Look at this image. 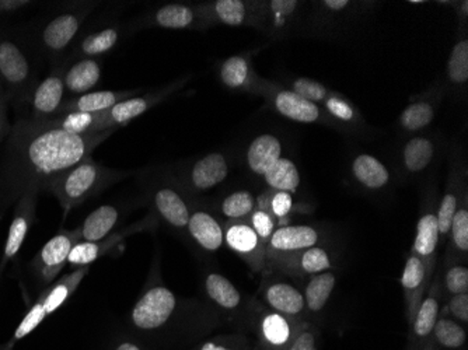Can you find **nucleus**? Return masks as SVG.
Returning a JSON list of instances; mask_svg holds the SVG:
<instances>
[{
  "label": "nucleus",
  "mask_w": 468,
  "mask_h": 350,
  "mask_svg": "<svg viewBox=\"0 0 468 350\" xmlns=\"http://www.w3.org/2000/svg\"><path fill=\"white\" fill-rule=\"evenodd\" d=\"M322 108L338 129H357L364 125V118L360 115L359 110L344 94L331 91L330 96L323 102Z\"/></svg>",
  "instance_id": "nucleus-38"
},
{
  "label": "nucleus",
  "mask_w": 468,
  "mask_h": 350,
  "mask_svg": "<svg viewBox=\"0 0 468 350\" xmlns=\"http://www.w3.org/2000/svg\"><path fill=\"white\" fill-rule=\"evenodd\" d=\"M152 204L157 218L173 230L186 233L193 207L180 189L172 186H157L152 194Z\"/></svg>",
  "instance_id": "nucleus-18"
},
{
  "label": "nucleus",
  "mask_w": 468,
  "mask_h": 350,
  "mask_svg": "<svg viewBox=\"0 0 468 350\" xmlns=\"http://www.w3.org/2000/svg\"><path fill=\"white\" fill-rule=\"evenodd\" d=\"M7 93H5V83L2 79H0V99H4L5 96H6Z\"/></svg>",
  "instance_id": "nucleus-55"
},
{
  "label": "nucleus",
  "mask_w": 468,
  "mask_h": 350,
  "mask_svg": "<svg viewBox=\"0 0 468 350\" xmlns=\"http://www.w3.org/2000/svg\"><path fill=\"white\" fill-rule=\"evenodd\" d=\"M112 133L72 135L33 117L18 120L0 165V217L26 192L48 191L59 174L91 156Z\"/></svg>",
  "instance_id": "nucleus-1"
},
{
  "label": "nucleus",
  "mask_w": 468,
  "mask_h": 350,
  "mask_svg": "<svg viewBox=\"0 0 468 350\" xmlns=\"http://www.w3.org/2000/svg\"><path fill=\"white\" fill-rule=\"evenodd\" d=\"M188 79L189 76H186L183 80L176 81V83L165 87V89L156 91V93L146 94V96L130 97V99L118 102L117 105L110 108L109 111L99 114V120H97L96 126H94V133L114 131L115 128L128 125L131 121L141 117L142 114L149 111L154 105L165 101L167 97L176 93L178 89H181V87L186 84Z\"/></svg>",
  "instance_id": "nucleus-8"
},
{
  "label": "nucleus",
  "mask_w": 468,
  "mask_h": 350,
  "mask_svg": "<svg viewBox=\"0 0 468 350\" xmlns=\"http://www.w3.org/2000/svg\"><path fill=\"white\" fill-rule=\"evenodd\" d=\"M121 213L112 205H102L86 217L83 225L79 228L80 243H96L100 239L114 233Z\"/></svg>",
  "instance_id": "nucleus-33"
},
{
  "label": "nucleus",
  "mask_w": 468,
  "mask_h": 350,
  "mask_svg": "<svg viewBox=\"0 0 468 350\" xmlns=\"http://www.w3.org/2000/svg\"><path fill=\"white\" fill-rule=\"evenodd\" d=\"M84 17V13L67 12L49 20L39 34L42 48L49 54H59L67 49L79 33Z\"/></svg>",
  "instance_id": "nucleus-25"
},
{
  "label": "nucleus",
  "mask_w": 468,
  "mask_h": 350,
  "mask_svg": "<svg viewBox=\"0 0 468 350\" xmlns=\"http://www.w3.org/2000/svg\"><path fill=\"white\" fill-rule=\"evenodd\" d=\"M438 105L439 101L436 99L417 97L399 114V128L407 133H420L435 120Z\"/></svg>",
  "instance_id": "nucleus-35"
},
{
  "label": "nucleus",
  "mask_w": 468,
  "mask_h": 350,
  "mask_svg": "<svg viewBox=\"0 0 468 350\" xmlns=\"http://www.w3.org/2000/svg\"><path fill=\"white\" fill-rule=\"evenodd\" d=\"M197 350H252V347L246 336L220 335L205 342Z\"/></svg>",
  "instance_id": "nucleus-49"
},
{
  "label": "nucleus",
  "mask_w": 468,
  "mask_h": 350,
  "mask_svg": "<svg viewBox=\"0 0 468 350\" xmlns=\"http://www.w3.org/2000/svg\"><path fill=\"white\" fill-rule=\"evenodd\" d=\"M97 120H99V114L65 112V114L55 115L41 121L51 128L60 129L63 133H72V135H91L94 133Z\"/></svg>",
  "instance_id": "nucleus-43"
},
{
  "label": "nucleus",
  "mask_w": 468,
  "mask_h": 350,
  "mask_svg": "<svg viewBox=\"0 0 468 350\" xmlns=\"http://www.w3.org/2000/svg\"><path fill=\"white\" fill-rule=\"evenodd\" d=\"M180 309L181 300L157 278L133 305L131 323L142 333H157L172 323Z\"/></svg>",
  "instance_id": "nucleus-4"
},
{
  "label": "nucleus",
  "mask_w": 468,
  "mask_h": 350,
  "mask_svg": "<svg viewBox=\"0 0 468 350\" xmlns=\"http://www.w3.org/2000/svg\"><path fill=\"white\" fill-rule=\"evenodd\" d=\"M443 302L444 294L441 292V281L439 276L435 275L410 323V350H420L423 345L430 344L433 328L441 317Z\"/></svg>",
  "instance_id": "nucleus-12"
},
{
  "label": "nucleus",
  "mask_w": 468,
  "mask_h": 350,
  "mask_svg": "<svg viewBox=\"0 0 468 350\" xmlns=\"http://www.w3.org/2000/svg\"><path fill=\"white\" fill-rule=\"evenodd\" d=\"M202 286H204L205 297L223 314L230 317L246 314L249 300L244 299L240 291L222 273H207Z\"/></svg>",
  "instance_id": "nucleus-21"
},
{
  "label": "nucleus",
  "mask_w": 468,
  "mask_h": 350,
  "mask_svg": "<svg viewBox=\"0 0 468 350\" xmlns=\"http://www.w3.org/2000/svg\"><path fill=\"white\" fill-rule=\"evenodd\" d=\"M465 192H467L465 171H460V168H452L451 177H449L443 196H441L438 209H436L441 246L448 243L452 220H453L454 213L459 209L460 202H462L463 195H464Z\"/></svg>",
  "instance_id": "nucleus-27"
},
{
  "label": "nucleus",
  "mask_w": 468,
  "mask_h": 350,
  "mask_svg": "<svg viewBox=\"0 0 468 350\" xmlns=\"http://www.w3.org/2000/svg\"><path fill=\"white\" fill-rule=\"evenodd\" d=\"M78 243H80V233L79 228H76L73 230L59 231L39 249L33 260V268L42 286L47 288L52 284L60 270L67 267L70 252Z\"/></svg>",
  "instance_id": "nucleus-9"
},
{
  "label": "nucleus",
  "mask_w": 468,
  "mask_h": 350,
  "mask_svg": "<svg viewBox=\"0 0 468 350\" xmlns=\"http://www.w3.org/2000/svg\"><path fill=\"white\" fill-rule=\"evenodd\" d=\"M439 153L438 138L430 135H415L402 144L399 152V164L402 173L417 177L436 162Z\"/></svg>",
  "instance_id": "nucleus-23"
},
{
  "label": "nucleus",
  "mask_w": 468,
  "mask_h": 350,
  "mask_svg": "<svg viewBox=\"0 0 468 350\" xmlns=\"http://www.w3.org/2000/svg\"><path fill=\"white\" fill-rule=\"evenodd\" d=\"M254 94L261 96L268 107L272 108L276 114L286 120L299 123H323V125L335 126L334 121L328 117L327 112L320 105L313 104L307 100L297 96L282 83L265 80L260 78L255 87Z\"/></svg>",
  "instance_id": "nucleus-5"
},
{
  "label": "nucleus",
  "mask_w": 468,
  "mask_h": 350,
  "mask_svg": "<svg viewBox=\"0 0 468 350\" xmlns=\"http://www.w3.org/2000/svg\"><path fill=\"white\" fill-rule=\"evenodd\" d=\"M336 286V273L333 270L307 279L303 294L307 315H315L325 309Z\"/></svg>",
  "instance_id": "nucleus-36"
},
{
  "label": "nucleus",
  "mask_w": 468,
  "mask_h": 350,
  "mask_svg": "<svg viewBox=\"0 0 468 350\" xmlns=\"http://www.w3.org/2000/svg\"><path fill=\"white\" fill-rule=\"evenodd\" d=\"M0 79L10 96L30 99L34 90V69L23 47L12 37L0 34Z\"/></svg>",
  "instance_id": "nucleus-6"
},
{
  "label": "nucleus",
  "mask_w": 468,
  "mask_h": 350,
  "mask_svg": "<svg viewBox=\"0 0 468 350\" xmlns=\"http://www.w3.org/2000/svg\"><path fill=\"white\" fill-rule=\"evenodd\" d=\"M283 86L288 87L289 90L293 91L297 96H301L302 99L307 100L313 104L320 105V107L331 93L327 86L309 78H292L286 83H283Z\"/></svg>",
  "instance_id": "nucleus-46"
},
{
  "label": "nucleus",
  "mask_w": 468,
  "mask_h": 350,
  "mask_svg": "<svg viewBox=\"0 0 468 350\" xmlns=\"http://www.w3.org/2000/svg\"><path fill=\"white\" fill-rule=\"evenodd\" d=\"M230 173L228 156L212 152L197 160L186 174V184L196 192L209 191L220 186Z\"/></svg>",
  "instance_id": "nucleus-22"
},
{
  "label": "nucleus",
  "mask_w": 468,
  "mask_h": 350,
  "mask_svg": "<svg viewBox=\"0 0 468 350\" xmlns=\"http://www.w3.org/2000/svg\"><path fill=\"white\" fill-rule=\"evenodd\" d=\"M186 234L202 251H219L225 246V222L209 210L193 207L189 216Z\"/></svg>",
  "instance_id": "nucleus-20"
},
{
  "label": "nucleus",
  "mask_w": 468,
  "mask_h": 350,
  "mask_svg": "<svg viewBox=\"0 0 468 350\" xmlns=\"http://www.w3.org/2000/svg\"><path fill=\"white\" fill-rule=\"evenodd\" d=\"M225 243L254 273L267 270V247L261 243L249 220L225 222Z\"/></svg>",
  "instance_id": "nucleus-10"
},
{
  "label": "nucleus",
  "mask_w": 468,
  "mask_h": 350,
  "mask_svg": "<svg viewBox=\"0 0 468 350\" xmlns=\"http://www.w3.org/2000/svg\"><path fill=\"white\" fill-rule=\"evenodd\" d=\"M449 249L446 255L467 260L468 255V192L463 195L459 209L454 213L449 231Z\"/></svg>",
  "instance_id": "nucleus-39"
},
{
  "label": "nucleus",
  "mask_w": 468,
  "mask_h": 350,
  "mask_svg": "<svg viewBox=\"0 0 468 350\" xmlns=\"http://www.w3.org/2000/svg\"><path fill=\"white\" fill-rule=\"evenodd\" d=\"M318 341L320 334L317 328L310 321H306L286 350H318Z\"/></svg>",
  "instance_id": "nucleus-50"
},
{
  "label": "nucleus",
  "mask_w": 468,
  "mask_h": 350,
  "mask_svg": "<svg viewBox=\"0 0 468 350\" xmlns=\"http://www.w3.org/2000/svg\"><path fill=\"white\" fill-rule=\"evenodd\" d=\"M101 79V65L96 59L83 58L73 63L69 69L63 72L65 89L72 94L90 93Z\"/></svg>",
  "instance_id": "nucleus-34"
},
{
  "label": "nucleus",
  "mask_w": 468,
  "mask_h": 350,
  "mask_svg": "<svg viewBox=\"0 0 468 350\" xmlns=\"http://www.w3.org/2000/svg\"><path fill=\"white\" fill-rule=\"evenodd\" d=\"M152 25L165 30H194L212 26L204 4H170L160 7L152 16Z\"/></svg>",
  "instance_id": "nucleus-19"
},
{
  "label": "nucleus",
  "mask_w": 468,
  "mask_h": 350,
  "mask_svg": "<svg viewBox=\"0 0 468 350\" xmlns=\"http://www.w3.org/2000/svg\"><path fill=\"white\" fill-rule=\"evenodd\" d=\"M438 276L444 300L457 294L468 293L467 260L446 255L443 270Z\"/></svg>",
  "instance_id": "nucleus-40"
},
{
  "label": "nucleus",
  "mask_w": 468,
  "mask_h": 350,
  "mask_svg": "<svg viewBox=\"0 0 468 350\" xmlns=\"http://www.w3.org/2000/svg\"><path fill=\"white\" fill-rule=\"evenodd\" d=\"M212 25H225L229 27H254L261 30L264 2L246 0H215L204 4Z\"/></svg>",
  "instance_id": "nucleus-14"
},
{
  "label": "nucleus",
  "mask_w": 468,
  "mask_h": 350,
  "mask_svg": "<svg viewBox=\"0 0 468 350\" xmlns=\"http://www.w3.org/2000/svg\"><path fill=\"white\" fill-rule=\"evenodd\" d=\"M322 231L313 226H281L273 231L267 244V264L315 246H323Z\"/></svg>",
  "instance_id": "nucleus-16"
},
{
  "label": "nucleus",
  "mask_w": 468,
  "mask_h": 350,
  "mask_svg": "<svg viewBox=\"0 0 468 350\" xmlns=\"http://www.w3.org/2000/svg\"><path fill=\"white\" fill-rule=\"evenodd\" d=\"M431 344L438 350H465L467 328L451 318L441 315L433 328Z\"/></svg>",
  "instance_id": "nucleus-41"
},
{
  "label": "nucleus",
  "mask_w": 468,
  "mask_h": 350,
  "mask_svg": "<svg viewBox=\"0 0 468 350\" xmlns=\"http://www.w3.org/2000/svg\"><path fill=\"white\" fill-rule=\"evenodd\" d=\"M37 196L38 192L28 191L16 202L13 220L7 233L6 244H5L4 257L0 260V278L4 275L5 268L10 260H15L21 246L25 244L28 230L36 218Z\"/></svg>",
  "instance_id": "nucleus-17"
},
{
  "label": "nucleus",
  "mask_w": 468,
  "mask_h": 350,
  "mask_svg": "<svg viewBox=\"0 0 468 350\" xmlns=\"http://www.w3.org/2000/svg\"><path fill=\"white\" fill-rule=\"evenodd\" d=\"M28 5H31L28 0H0V15L18 12V10L27 7Z\"/></svg>",
  "instance_id": "nucleus-51"
},
{
  "label": "nucleus",
  "mask_w": 468,
  "mask_h": 350,
  "mask_svg": "<svg viewBox=\"0 0 468 350\" xmlns=\"http://www.w3.org/2000/svg\"><path fill=\"white\" fill-rule=\"evenodd\" d=\"M219 78L229 90L254 94L260 76L252 67V52L233 55L220 65Z\"/></svg>",
  "instance_id": "nucleus-28"
},
{
  "label": "nucleus",
  "mask_w": 468,
  "mask_h": 350,
  "mask_svg": "<svg viewBox=\"0 0 468 350\" xmlns=\"http://www.w3.org/2000/svg\"><path fill=\"white\" fill-rule=\"evenodd\" d=\"M135 91H90V93L81 94L75 99L63 101L57 115L65 114V112H89V114H101L109 111L110 108L117 105L123 100L133 97Z\"/></svg>",
  "instance_id": "nucleus-31"
},
{
  "label": "nucleus",
  "mask_w": 468,
  "mask_h": 350,
  "mask_svg": "<svg viewBox=\"0 0 468 350\" xmlns=\"http://www.w3.org/2000/svg\"><path fill=\"white\" fill-rule=\"evenodd\" d=\"M302 2L296 0H271L264 2L261 31L273 37L286 34L293 26L299 12L303 9Z\"/></svg>",
  "instance_id": "nucleus-32"
},
{
  "label": "nucleus",
  "mask_w": 468,
  "mask_h": 350,
  "mask_svg": "<svg viewBox=\"0 0 468 350\" xmlns=\"http://www.w3.org/2000/svg\"><path fill=\"white\" fill-rule=\"evenodd\" d=\"M420 350H438V349H436V347L433 346V345L431 344V342H430V344L423 345V346L420 347Z\"/></svg>",
  "instance_id": "nucleus-56"
},
{
  "label": "nucleus",
  "mask_w": 468,
  "mask_h": 350,
  "mask_svg": "<svg viewBox=\"0 0 468 350\" xmlns=\"http://www.w3.org/2000/svg\"><path fill=\"white\" fill-rule=\"evenodd\" d=\"M432 279L420 258H418L414 252H410L406 267L402 270L401 275V288L402 293H404V304H406V317L409 325L414 318L420 300L427 293Z\"/></svg>",
  "instance_id": "nucleus-24"
},
{
  "label": "nucleus",
  "mask_w": 468,
  "mask_h": 350,
  "mask_svg": "<svg viewBox=\"0 0 468 350\" xmlns=\"http://www.w3.org/2000/svg\"><path fill=\"white\" fill-rule=\"evenodd\" d=\"M10 94L7 93L4 99H0V141L10 133L9 123H7V101H9Z\"/></svg>",
  "instance_id": "nucleus-52"
},
{
  "label": "nucleus",
  "mask_w": 468,
  "mask_h": 350,
  "mask_svg": "<svg viewBox=\"0 0 468 350\" xmlns=\"http://www.w3.org/2000/svg\"><path fill=\"white\" fill-rule=\"evenodd\" d=\"M114 350H142L135 342L122 341L114 347Z\"/></svg>",
  "instance_id": "nucleus-54"
},
{
  "label": "nucleus",
  "mask_w": 468,
  "mask_h": 350,
  "mask_svg": "<svg viewBox=\"0 0 468 350\" xmlns=\"http://www.w3.org/2000/svg\"><path fill=\"white\" fill-rule=\"evenodd\" d=\"M259 299L265 307L293 320L307 321L304 294L296 283L281 278L280 272L265 270L262 273Z\"/></svg>",
  "instance_id": "nucleus-7"
},
{
  "label": "nucleus",
  "mask_w": 468,
  "mask_h": 350,
  "mask_svg": "<svg viewBox=\"0 0 468 350\" xmlns=\"http://www.w3.org/2000/svg\"><path fill=\"white\" fill-rule=\"evenodd\" d=\"M65 90L67 89L63 81L62 69L55 70L48 78L37 84L30 96L33 118L47 120L55 117L62 107Z\"/></svg>",
  "instance_id": "nucleus-26"
},
{
  "label": "nucleus",
  "mask_w": 468,
  "mask_h": 350,
  "mask_svg": "<svg viewBox=\"0 0 468 350\" xmlns=\"http://www.w3.org/2000/svg\"><path fill=\"white\" fill-rule=\"evenodd\" d=\"M333 267L334 258L330 249L324 246H315L289 257L271 260L265 270H275L289 278L309 279L318 273L327 272Z\"/></svg>",
  "instance_id": "nucleus-13"
},
{
  "label": "nucleus",
  "mask_w": 468,
  "mask_h": 350,
  "mask_svg": "<svg viewBox=\"0 0 468 350\" xmlns=\"http://www.w3.org/2000/svg\"><path fill=\"white\" fill-rule=\"evenodd\" d=\"M441 315L456 321L460 325L468 326V293L457 294L444 300Z\"/></svg>",
  "instance_id": "nucleus-48"
},
{
  "label": "nucleus",
  "mask_w": 468,
  "mask_h": 350,
  "mask_svg": "<svg viewBox=\"0 0 468 350\" xmlns=\"http://www.w3.org/2000/svg\"><path fill=\"white\" fill-rule=\"evenodd\" d=\"M351 177L367 192H381L391 184V173L385 163L369 153H359L351 162Z\"/></svg>",
  "instance_id": "nucleus-29"
},
{
  "label": "nucleus",
  "mask_w": 468,
  "mask_h": 350,
  "mask_svg": "<svg viewBox=\"0 0 468 350\" xmlns=\"http://www.w3.org/2000/svg\"><path fill=\"white\" fill-rule=\"evenodd\" d=\"M125 175L122 171L110 170L89 156L59 174L49 184L47 192L54 195L62 207L63 215L67 216L70 210L84 204L91 196Z\"/></svg>",
  "instance_id": "nucleus-2"
},
{
  "label": "nucleus",
  "mask_w": 468,
  "mask_h": 350,
  "mask_svg": "<svg viewBox=\"0 0 468 350\" xmlns=\"http://www.w3.org/2000/svg\"><path fill=\"white\" fill-rule=\"evenodd\" d=\"M255 209H257V198L247 189L231 192L219 205L220 215L226 218V222L249 220Z\"/></svg>",
  "instance_id": "nucleus-42"
},
{
  "label": "nucleus",
  "mask_w": 468,
  "mask_h": 350,
  "mask_svg": "<svg viewBox=\"0 0 468 350\" xmlns=\"http://www.w3.org/2000/svg\"><path fill=\"white\" fill-rule=\"evenodd\" d=\"M282 156L283 147L281 139L271 133H262L247 147V167L257 177H264V174Z\"/></svg>",
  "instance_id": "nucleus-30"
},
{
  "label": "nucleus",
  "mask_w": 468,
  "mask_h": 350,
  "mask_svg": "<svg viewBox=\"0 0 468 350\" xmlns=\"http://www.w3.org/2000/svg\"><path fill=\"white\" fill-rule=\"evenodd\" d=\"M118 38H120V33H118L117 28H104V30L97 31V33L86 37L79 44L76 52L81 57L94 59V57H100V55L112 51L117 46Z\"/></svg>",
  "instance_id": "nucleus-45"
},
{
  "label": "nucleus",
  "mask_w": 468,
  "mask_h": 350,
  "mask_svg": "<svg viewBox=\"0 0 468 350\" xmlns=\"http://www.w3.org/2000/svg\"><path fill=\"white\" fill-rule=\"evenodd\" d=\"M436 201L433 196H428L427 202L420 207V218L417 223V234H415L414 244L411 252L420 258L431 278L436 273L438 265L439 239L438 217H436Z\"/></svg>",
  "instance_id": "nucleus-15"
},
{
  "label": "nucleus",
  "mask_w": 468,
  "mask_h": 350,
  "mask_svg": "<svg viewBox=\"0 0 468 350\" xmlns=\"http://www.w3.org/2000/svg\"><path fill=\"white\" fill-rule=\"evenodd\" d=\"M453 5L454 9H456L457 17H459L460 25H463V27L467 26L468 21V2L464 0V2H457V4Z\"/></svg>",
  "instance_id": "nucleus-53"
},
{
  "label": "nucleus",
  "mask_w": 468,
  "mask_h": 350,
  "mask_svg": "<svg viewBox=\"0 0 468 350\" xmlns=\"http://www.w3.org/2000/svg\"><path fill=\"white\" fill-rule=\"evenodd\" d=\"M446 78L448 83L453 89L460 90L468 83V38L463 36L454 44L451 55H449L448 67H446Z\"/></svg>",
  "instance_id": "nucleus-44"
},
{
  "label": "nucleus",
  "mask_w": 468,
  "mask_h": 350,
  "mask_svg": "<svg viewBox=\"0 0 468 350\" xmlns=\"http://www.w3.org/2000/svg\"><path fill=\"white\" fill-rule=\"evenodd\" d=\"M249 222L259 239H261V243L267 247L273 231L278 228V222H276L275 217L268 210L257 207L254 213L250 216Z\"/></svg>",
  "instance_id": "nucleus-47"
},
{
  "label": "nucleus",
  "mask_w": 468,
  "mask_h": 350,
  "mask_svg": "<svg viewBox=\"0 0 468 350\" xmlns=\"http://www.w3.org/2000/svg\"><path fill=\"white\" fill-rule=\"evenodd\" d=\"M244 315L259 350H286L306 323L273 312L257 299L249 300Z\"/></svg>",
  "instance_id": "nucleus-3"
},
{
  "label": "nucleus",
  "mask_w": 468,
  "mask_h": 350,
  "mask_svg": "<svg viewBox=\"0 0 468 350\" xmlns=\"http://www.w3.org/2000/svg\"><path fill=\"white\" fill-rule=\"evenodd\" d=\"M262 178L271 191L288 192L293 195L301 188L302 178L299 168L294 164L293 160L285 156L281 157Z\"/></svg>",
  "instance_id": "nucleus-37"
},
{
  "label": "nucleus",
  "mask_w": 468,
  "mask_h": 350,
  "mask_svg": "<svg viewBox=\"0 0 468 350\" xmlns=\"http://www.w3.org/2000/svg\"><path fill=\"white\" fill-rule=\"evenodd\" d=\"M156 216L149 215L139 222L133 223L128 228H123L122 230L114 231L109 237H105V239H100L96 243H78L70 252L68 265L73 270L90 267L99 258L104 257L105 254H109L112 249H117L128 237L141 233V231L151 230V228H156Z\"/></svg>",
  "instance_id": "nucleus-11"
}]
</instances>
